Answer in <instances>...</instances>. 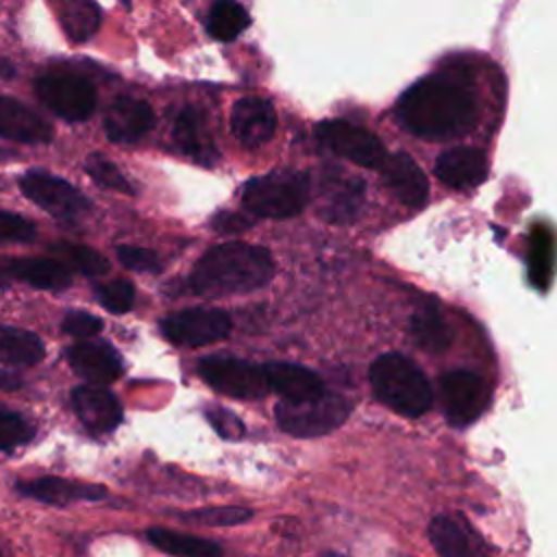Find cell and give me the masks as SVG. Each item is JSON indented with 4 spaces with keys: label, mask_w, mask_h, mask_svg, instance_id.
<instances>
[{
    "label": "cell",
    "mask_w": 557,
    "mask_h": 557,
    "mask_svg": "<svg viewBox=\"0 0 557 557\" xmlns=\"http://www.w3.org/2000/svg\"><path fill=\"white\" fill-rule=\"evenodd\" d=\"M400 124L424 139H446L470 131L476 102L468 87L446 74H431L409 85L396 104Z\"/></svg>",
    "instance_id": "6da1fadb"
},
{
    "label": "cell",
    "mask_w": 557,
    "mask_h": 557,
    "mask_svg": "<svg viewBox=\"0 0 557 557\" xmlns=\"http://www.w3.org/2000/svg\"><path fill=\"white\" fill-rule=\"evenodd\" d=\"M274 274L272 255L263 246L228 242L209 248L189 274V289L205 298L259 289Z\"/></svg>",
    "instance_id": "7a4b0ae2"
},
{
    "label": "cell",
    "mask_w": 557,
    "mask_h": 557,
    "mask_svg": "<svg viewBox=\"0 0 557 557\" xmlns=\"http://www.w3.org/2000/svg\"><path fill=\"white\" fill-rule=\"evenodd\" d=\"M374 396L392 411L418 418L433 405V389L424 372L400 352H385L370 366Z\"/></svg>",
    "instance_id": "3957f363"
},
{
    "label": "cell",
    "mask_w": 557,
    "mask_h": 557,
    "mask_svg": "<svg viewBox=\"0 0 557 557\" xmlns=\"http://www.w3.org/2000/svg\"><path fill=\"white\" fill-rule=\"evenodd\" d=\"M311 198L309 176L294 170H276L250 178L244 185L242 202L246 211L259 218L285 220L298 215Z\"/></svg>",
    "instance_id": "277c9868"
},
{
    "label": "cell",
    "mask_w": 557,
    "mask_h": 557,
    "mask_svg": "<svg viewBox=\"0 0 557 557\" xmlns=\"http://www.w3.org/2000/svg\"><path fill=\"white\" fill-rule=\"evenodd\" d=\"M278 426L294 437H320L335 431L350 413V403L326 392L324 396L307 403L281 400L274 409Z\"/></svg>",
    "instance_id": "5b68a950"
},
{
    "label": "cell",
    "mask_w": 557,
    "mask_h": 557,
    "mask_svg": "<svg viewBox=\"0 0 557 557\" xmlns=\"http://www.w3.org/2000/svg\"><path fill=\"white\" fill-rule=\"evenodd\" d=\"M440 400L448 424L468 426L485 411L490 387L485 379L472 370H448L440 376Z\"/></svg>",
    "instance_id": "8992f818"
},
{
    "label": "cell",
    "mask_w": 557,
    "mask_h": 557,
    "mask_svg": "<svg viewBox=\"0 0 557 557\" xmlns=\"http://www.w3.org/2000/svg\"><path fill=\"white\" fill-rule=\"evenodd\" d=\"M198 372L211 389L224 396L252 400L270 392L263 366L250 363L246 359L211 355L198 361Z\"/></svg>",
    "instance_id": "52a82bcc"
},
{
    "label": "cell",
    "mask_w": 557,
    "mask_h": 557,
    "mask_svg": "<svg viewBox=\"0 0 557 557\" xmlns=\"http://www.w3.org/2000/svg\"><path fill=\"white\" fill-rule=\"evenodd\" d=\"M315 135L320 144L326 146L333 154L348 159L361 168L381 170L387 159V152L376 135L346 120L320 122L315 126Z\"/></svg>",
    "instance_id": "ba28073f"
},
{
    "label": "cell",
    "mask_w": 557,
    "mask_h": 557,
    "mask_svg": "<svg viewBox=\"0 0 557 557\" xmlns=\"http://www.w3.org/2000/svg\"><path fill=\"white\" fill-rule=\"evenodd\" d=\"M35 94L41 104L67 122H83L96 109V89L81 76H41L35 81Z\"/></svg>",
    "instance_id": "9c48e42d"
},
{
    "label": "cell",
    "mask_w": 557,
    "mask_h": 557,
    "mask_svg": "<svg viewBox=\"0 0 557 557\" xmlns=\"http://www.w3.org/2000/svg\"><path fill=\"white\" fill-rule=\"evenodd\" d=\"M22 194L50 215L61 220H76L89 211V200L67 181L44 170H30L20 178Z\"/></svg>",
    "instance_id": "30bf717a"
},
{
    "label": "cell",
    "mask_w": 557,
    "mask_h": 557,
    "mask_svg": "<svg viewBox=\"0 0 557 557\" xmlns=\"http://www.w3.org/2000/svg\"><path fill=\"white\" fill-rule=\"evenodd\" d=\"M163 335L178 346H205L231 333V318L222 309L191 307L161 320Z\"/></svg>",
    "instance_id": "8fae6325"
},
{
    "label": "cell",
    "mask_w": 557,
    "mask_h": 557,
    "mask_svg": "<svg viewBox=\"0 0 557 557\" xmlns=\"http://www.w3.org/2000/svg\"><path fill=\"white\" fill-rule=\"evenodd\" d=\"M363 181L348 176L342 170H329L318 183V213L335 224L350 222L363 202Z\"/></svg>",
    "instance_id": "7c38bea8"
},
{
    "label": "cell",
    "mask_w": 557,
    "mask_h": 557,
    "mask_svg": "<svg viewBox=\"0 0 557 557\" xmlns=\"http://www.w3.org/2000/svg\"><path fill=\"white\" fill-rule=\"evenodd\" d=\"M429 542L440 557H490L483 537L459 513H442L429 522Z\"/></svg>",
    "instance_id": "4fadbf2b"
},
{
    "label": "cell",
    "mask_w": 557,
    "mask_h": 557,
    "mask_svg": "<svg viewBox=\"0 0 557 557\" xmlns=\"http://www.w3.org/2000/svg\"><path fill=\"white\" fill-rule=\"evenodd\" d=\"M276 128V113L270 100L246 96L233 104L231 131L246 148H259L272 139Z\"/></svg>",
    "instance_id": "5bb4252c"
},
{
    "label": "cell",
    "mask_w": 557,
    "mask_h": 557,
    "mask_svg": "<svg viewBox=\"0 0 557 557\" xmlns=\"http://www.w3.org/2000/svg\"><path fill=\"white\" fill-rule=\"evenodd\" d=\"M67 363L89 385H107L122 376L124 363L120 352L107 342H78L65 352Z\"/></svg>",
    "instance_id": "9a60e30c"
},
{
    "label": "cell",
    "mask_w": 557,
    "mask_h": 557,
    "mask_svg": "<svg viewBox=\"0 0 557 557\" xmlns=\"http://www.w3.org/2000/svg\"><path fill=\"white\" fill-rule=\"evenodd\" d=\"M154 126V111L146 100L117 96L104 115V133L115 144L139 141Z\"/></svg>",
    "instance_id": "2e32d148"
},
{
    "label": "cell",
    "mask_w": 557,
    "mask_h": 557,
    "mask_svg": "<svg viewBox=\"0 0 557 557\" xmlns=\"http://www.w3.org/2000/svg\"><path fill=\"white\" fill-rule=\"evenodd\" d=\"M172 139L178 152L200 165H213L220 157L213 135L209 131L207 115L198 107H185L178 111L172 128Z\"/></svg>",
    "instance_id": "e0dca14e"
},
{
    "label": "cell",
    "mask_w": 557,
    "mask_h": 557,
    "mask_svg": "<svg viewBox=\"0 0 557 557\" xmlns=\"http://www.w3.org/2000/svg\"><path fill=\"white\" fill-rule=\"evenodd\" d=\"M72 407L83 426L102 435L113 431L122 422V407L117 398L100 385H78L72 389Z\"/></svg>",
    "instance_id": "ac0fdd59"
},
{
    "label": "cell",
    "mask_w": 557,
    "mask_h": 557,
    "mask_svg": "<svg viewBox=\"0 0 557 557\" xmlns=\"http://www.w3.org/2000/svg\"><path fill=\"white\" fill-rule=\"evenodd\" d=\"M270 392H276L285 403H307L326 394L324 381L309 368L287 361L263 363Z\"/></svg>",
    "instance_id": "d6986e66"
},
{
    "label": "cell",
    "mask_w": 557,
    "mask_h": 557,
    "mask_svg": "<svg viewBox=\"0 0 557 557\" xmlns=\"http://www.w3.org/2000/svg\"><path fill=\"white\" fill-rule=\"evenodd\" d=\"M435 174L453 189H470L487 178V157L474 146H453L437 157Z\"/></svg>",
    "instance_id": "ffe728a7"
},
{
    "label": "cell",
    "mask_w": 557,
    "mask_h": 557,
    "mask_svg": "<svg viewBox=\"0 0 557 557\" xmlns=\"http://www.w3.org/2000/svg\"><path fill=\"white\" fill-rule=\"evenodd\" d=\"M17 492L22 496L48 503V505H70L78 500H102L107 496L104 485L72 481L63 476H39L30 481H20Z\"/></svg>",
    "instance_id": "44dd1931"
},
{
    "label": "cell",
    "mask_w": 557,
    "mask_h": 557,
    "mask_svg": "<svg viewBox=\"0 0 557 557\" xmlns=\"http://www.w3.org/2000/svg\"><path fill=\"white\" fill-rule=\"evenodd\" d=\"M381 172H383L385 183L389 185V189L403 205H407L411 209H420L426 205V200H429L426 174L407 152L389 154L385 159Z\"/></svg>",
    "instance_id": "7402d4cb"
},
{
    "label": "cell",
    "mask_w": 557,
    "mask_h": 557,
    "mask_svg": "<svg viewBox=\"0 0 557 557\" xmlns=\"http://www.w3.org/2000/svg\"><path fill=\"white\" fill-rule=\"evenodd\" d=\"M0 137L22 144H46L52 139V126L20 100L0 96Z\"/></svg>",
    "instance_id": "603a6c76"
},
{
    "label": "cell",
    "mask_w": 557,
    "mask_h": 557,
    "mask_svg": "<svg viewBox=\"0 0 557 557\" xmlns=\"http://www.w3.org/2000/svg\"><path fill=\"white\" fill-rule=\"evenodd\" d=\"M7 272L17 281H24L37 289L59 292L72 283L70 268L57 259H11L7 263Z\"/></svg>",
    "instance_id": "cb8c5ba5"
},
{
    "label": "cell",
    "mask_w": 557,
    "mask_h": 557,
    "mask_svg": "<svg viewBox=\"0 0 557 557\" xmlns=\"http://www.w3.org/2000/svg\"><path fill=\"white\" fill-rule=\"evenodd\" d=\"M411 339L426 352H442L450 344L448 324L437 307V302H422L409 322Z\"/></svg>",
    "instance_id": "d4e9b609"
},
{
    "label": "cell",
    "mask_w": 557,
    "mask_h": 557,
    "mask_svg": "<svg viewBox=\"0 0 557 557\" xmlns=\"http://www.w3.org/2000/svg\"><path fill=\"white\" fill-rule=\"evenodd\" d=\"M146 537L159 550L174 555V557H222V546L218 542L187 535V533H176L172 529L152 527V529H148Z\"/></svg>",
    "instance_id": "484cf974"
},
{
    "label": "cell",
    "mask_w": 557,
    "mask_h": 557,
    "mask_svg": "<svg viewBox=\"0 0 557 557\" xmlns=\"http://www.w3.org/2000/svg\"><path fill=\"white\" fill-rule=\"evenodd\" d=\"M44 342L24 329L0 326V361L7 366H35L44 359Z\"/></svg>",
    "instance_id": "4316f807"
},
{
    "label": "cell",
    "mask_w": 557,
    "mask_h": 557,
    "mask_svg": "<svg viewBox=\"0 0 557 557\" xmlns=\"http://www.w3.org/2000/svg\"><path fill=\"white\" fill-rule=\"evenodd\" d=\"M59 22L70 41L85 44L100 26V7L87 0H65L59 4Z\"/></svg>",
    "instance_id": "83f0119b"
},
{
    "label": "cell",
    "mask_w": 557,
    "mask_h": 557,
    "mask_svg": "<svg viewBox=\"0 0 557 557\" xmlns=\"http://www.w3.org/2000/svg\"><path fill=\"white\" fill-rule=\"evenodd\" d=\"M248 26L250 15L237 2H215L207 15V30L218 41H233Z\"/></svg>",
    "instance_id": "f1b7e54d"
},
{
    "label": "cell",
    "mask_w": 557,
    "mask_h": 557,
    "mask_svg": "<svg viewBox=\"0 0 557 557\" xmlns=\"http://www.w3.org/2000/svg\"><path fill=\"white\" fill-rule=\"evenodd\" d=\"M50 250L61 259V263L65 261L67 265H72L74 270H78L85 276H100L109 270V261L98 250H94L89 246L57 242L50 246Z\"/></svg>",
    "instance_id": "f546056e"
},
{
    "label": "cell",
    "mask_w": 557,
    "mask_h": 557,
    "mask_svg": "<svg viewBox=\"0 0 557 557\" xmlns=\"http://www.w3.org/2000/svg\"><path fill=\"white\" fill-rule=\"evenodd\" d=\"M553 235L548 228L537 226L533 231V239H531V261H529V274L533 285L537 287H546L550 272H553Z\"/></svg>",
    "instance_id": "4dcf8cb0"
},
{
    "label": "cell",
    "mask_w": 557,
    "mask_h": 557,
    "mask_svg": "<svg viewBox=\"0 0 557 557\" xmlns=\"http://www.w3.org/2000/svg\"><path fill=\"white\" fill-rule=\"evenodd\" d=\"M181 518L191 524H205V527H235L252 518V511L246 507L235 505H222V507H202L183 511Z\"/></svg>",
    "instance_id": "1f68e13d"
},
{
    "label": "cell",
    "mask_w": 557,
    "mask_h": 557,
    "mask_svg": "<svg viewBox=\"0 0 557 557\" xmlns=\"http://www.w3.org/2000/svg\"><path fill=\"white\" fill-rule=\"evenodd\" d=\"M85 172L100 187H107V189H113V191H122V194H135L133 183L122 174V170L113 161H109L102 154H89L85 159Z\"/></svg>",
    "instance_id": "d6a6232c"
},
{
    "label": "cell",
    "mask_w": 557,
    "mask_h": 557,
    "mask_svg": "<svg viewBox=\"0 0 557 557\" xmlns=\"http://www.w3.org/2000/svg\"><path fill=\"white\" fill-rule=\"evenodd\" d=\"M33 435L35 429L24 416L0 407V450H13L17 446H24L33 440Z\"/></svg>",
    "instance_id": "836d02e7"
},
{
    "label": "cell",
    "mask_w": 557,
    "mask_h": 557,
    "mask_svg": "<svg viewBox=\"0 0 557 557\" xmlns=\"http://www.w3.org/2000/svg\"><path fill=\"white\" fill-rule=\"evenodd\" d=\"M100 305L113 313H126L135 302V287L126 278H115L96 289Z\"/></svg>",
    "instance_id": "e575fe53"
},
{
    "label": "cell",
    "mask_w": 557,
    "mask_h": 557,
    "mask_svg": "<svg viewBox=\"0 0 557 557\" xmlns=\"http://www.w3.org/2000/svg\"><path fill=\"white\" fill-rule=\"evenodd\" d=\"M30 239H35V224L30 220L11 211H0V244H26Z\"/></svg>",
    "instance_id": "d590c367"
},
{
    "label": "cell",
    "mask_w": 557,
    "mask_h": 557,
    "mask_svg": "<svg viewBox=\"0 0 557 557\" xmlns=\"http://www.w3.org/2000/svg\"><path fill=\"white\" fill-rule=\"evenodd\" d=\"M115 255L124 268L135 270V272H157L161 268L159 257L148 248H139V246H131V244L117 246Z\"/></svg>",
    "instance_id": "8d00e7d4"
},
{
    "label": "cell",
    "mask_w": 557,
    "mask_h": 557,
    "mask_svg": "<svg viewBox=\"0 0 557 557\" xmlns=\"http://www.w3.org/2000/svg\"><path fill=\"white\" fill-rule=\"evenodd\" d=\"M205 418L209 420V424H211L224 440H239V437L244 435V424H242V420H239L233 411H228V409H224V407H220V405L205 407Z\"/></svg>",
    "instance_id": "74e56055"
},
{
    "label": "cell",
    "mask_w": 557,
    "mask_h": 557,
    "mask_svg": "<svg viewBox=\"0 0 557 557\" xmlns=\"http://www.w3.org/2000/svg\"><path fill=\"white\" fill-rule=\"evenodd\" d=\"M61 329L74 337H94L102 329V320L87 311H67L61 320Z\"/></svg>",
    "instance_id": "f35d334b"
},
{
    "label": "cell",
    "mask_w": 557,
    "mask_h": 557,
    "mask_svg": "<svg viewBox=\"0 0 557 557\" xmlns=\"http://www.w3.org/2000/svg\"><path fill=\"white\" fill-rule=\"evenodd\" d=\"M213 228L220 233H235V231H246L252 222L250 218H246L244 213H235V211H222L213 218Z\"/></svg>",
    "instance_id": "ab89813d"
},
{
    "label": "cell",
    "mask_w": 557,
    "mask_h": 557,
    "mask_svg": "<svg viewBox=\"0 0 557 557\" xmlns=\"http://www.w3.org/2000/svg\"><path fill=\"white\" fill-rule=\"evenodd\" d=\"M0 387H4V389H15V387H20V379L17 376H13V374H9V372H0Z\"/></svg>",
    "instance_id": "60d3db41"
},
{
    "label": "cell",
    "mask_w": 557,
    "mask_h": 557,
    "mask_svg": "<svg viewBox=\"0 0 557 557\" xmlns=\"http://www.w3.org/2000/svg\"><path fill=\"white\" fill-rule=\"evenodd\" d=\"M320 557H339V555L337 553H322Z\"/></svg>",
    "instance_id": "b9f144b4"
},
{
    "label": "cell",
    "mask_w": 557,
    "mask_h": 557,
    "mask_svg": "<svg viewBox=\"0 0 557 557\" xmlns=\"http://www.w3.org/2000/svg\"><path fill=\"white\" fill-rule=\"evenodd\" d=\"M7 285V281H4V276H2V272H0V287H4Z\"/></svg>",
    "instance_id": "7bdbcfd3"
},
{
    "label": "cell",
    "mask_w": 557,
    "mask_h": 557,
    "mask_svg": "<svg viewBox=\"0 0 557 557\" xmlns=\"http://www.w3.org/2000/svg\"><path fill=\"white\" fill-rule=\"evenodd\" d=\"M0 557H2V553H0Z\"/></svg>",
    "instance_id": "ee69618b"
}]
</instances>
